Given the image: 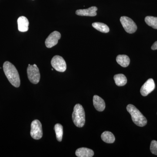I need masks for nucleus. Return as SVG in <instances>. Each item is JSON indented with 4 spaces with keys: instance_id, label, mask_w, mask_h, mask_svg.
<instances>
[{
    "instance_id": "1",
    "label": "nucleus",
    "mask_w": 157,
    "mask_h": 157,
    "mask_svg": "<svg viewBox=\"0 0 157 157\" xmlns=\"http://www.w3.org/2000/svg\"><path fill=\"white\" fill-rule=\"evenodd\" d=\"M4 73L9 82L15 87H18L20 85V79L19 73L14 65L10 62L6 61L3 64Z\"/></svg>"
},
{
    "instance_id": "2",
    "label": "nucleus",
    "mask_w": 157,
    "mask_h": 157,
    "mask_svg": "<svg viewBox=\"0 0 157 157\" xmlns=\"http://www.w3.org/2000/svg\"><path fill=\"white\" fill-rule=\"evenodd\" d=\"M127 109L132 116L133 122L139 127H144L147 123V120L145 117L138 109L132 104L127 106Z\"/></svg>"
},
{
    "instance_id": "3",
    "label": "nucleus",
    "mask_w": 157,
    "mask_h": 157,
    "mask_svg": "<svg viewBox=\"0 0 157 157\" xmlns=\"http://www.w3.org/2000/svg\"><path fill=\"white\" fill-rule=\"evenodd\" d=\"M72 119L75 125L78 128H82L85 123V113L83 107L80 104H77L74 107Z\"/></svg>"
},
{
    "instance_id": "4",
    "label": "nucleus",
    "mask_w": 157,
    "mask_h": 157,
    "mask_svg": "<svg viewBox=\"0 0 157 157\" xmlns=\"http://www.w3.org/2000/svg\"><path fill=\"white\" fill-rule=\"evenodd\" d=\"M27 75L29 80L32 83L36 84L40 79V74L39 68L36 65H29L27 68Z\"/></svg>"
},
{
    "instance_id": "5",
    "label": "nucleus",
    "mask_w": 157,
    "mask_h": 157,
    "mask_svg": "<svg viewBox=\"0 0 157 157\" xmlns=\"http://www.w3.org/2000/svg\"><path fill=\"white\" fill-rule=\"evenodd\" d=\"M120 21L125 31L128 33H134L137 31V25L130 17L122 16L120 18Z\"/></svg>"
},
{
    "instance_id": "6",
    "label": "nucleus",
    "mask_w": 157,
    "mask_h": 157,
    "mask_svg": "<svg viewBox=\"0 0 157 157\" xmlns=\"http://www.w3.org/2000/svg\"><path fill=\"white\" fill-rule=\"evenodd\" d=\"M30 135L35 140H39L42 137V125L38 120H35L31 124Z\"/></svg>"
},
{
    "instance_id": "7",
    "label": "nucleus",
    "mask_w": 157,
    "mask_h": 157,
    "mask_svg": "<svg viewBox=\"0 0 157 157\" xmlns=\"http://www.w3.org/2000/svg\"><path fill=\"white\" fill-rule=\"evenodd\" d=\"M52 67L59 72H64L67 70V64L62 57L56 56L52 58L51 60Z\"/></svg>"
},
{
    "instance_id": "8",
    "label": "nucleus",
    "mask_w": 157,
    "mask_h": 157,
    "mask_svg": "<svg viewBox=\"0 0 157 157\" xmlns=\"http://www.w3.org/2000/svg\"><path fill=\"white\" fill-rule=\"evenodd\" d=\"M61 36V34L57 31L52 32L45 40V44L46 47L48 48H52L55 45H56Z\"/></svg>"
},
{
    "instance_id": "9",
    "label": "nucleus",
    "mask_w": 157,
    "mask_h": 157,
    "mask_svg": "<svg viewBox=\"0 0 157 157\" xmlns=\"http://www.w3.org/2000/svg\"><path fill=\"white\" fill-rule=\"evenodd\" d=\"M155 82L152 78H149L143 84L140 90L141 94L144 97L148 95L155 88Z\"/></svg>"
},
{
    "instance_id": "10",
    "label": "nucleus",
    "mask_w": 157,
    "mask_h": 157,
    "mask_svg": "<svg viewBox=\"0 0 157 157\" xmlns=\"http://www.w3.org/2000/svg\"><path fill=\"white\" fill-rule=\"evenodd\" d=\"M98 9L95 6L90 7L88 9H79L76 10V14L79 16L94 17L97 15Z\"/></svg>"
},
{
    "instance_id": "11",
    "label": "nucleus",
    "mask_w": 157,
    "mask_h": 157,
    "mask_svg": "<svg viewBox=\"0 0 157 157\" xmlns=\"http://www.w3.org/2000/svg\"><path fill=\"white\" fill-rule=\"evenodd\" d=\"M18 29L21 32H26L28 31L29 21L25 16H21L17 20Z\"/></svg>"
},
{
    "instance_id": "12",
    "label": "nucleus",
    "mask_w": 157,
    "mask_h": 157,
    "mask_svg": "<svg viewBox=\"0 0 157 157\" xmlns=\"http://www.w3.org/2000/svg\"><path fill=\"white\" fill-rule=\"evenodd\" d=\"M93 104L95 108L98 111H104L105 108V103L102 98L97 95L93 98Z\"/></svg>"
},
{
    "instance_id": "13",
    "label": "nucleus",
    "mask_w": 157,
    "mask_h": 157,
    "mask_svg": "<svg viewBox=\"0 0 157 157\" xmlns=\"http://www.w3.org/2000/svg\"><path fill=\"white\" fill-rule=\"evenodd\" d=\"M76 155L78 157H92L94 156V152L90 149L81 147L76 150Z\"/></svg>"
},
{
    "instance_id": "14",
    "label": "nucleus",
    "mask_w": 157,
    "mask_h": 157,
    "mask_svg": "<svg viewBox=\"0 0 157 157\" xmlns=\"http://www.w3.org/2000/svg\"><path fill=\"white\" fill-rule=\"evenodd\" d=\"M117 62L121 67H126L130 63V59L125 55H119L116 58Z\"/></svg>"
},
{
    "instance_id": "15",
    "label": "nucleus",
    "mask_w": 157,
    "mask_h": 157,
    "mask_svg": "<svg viewBox=\"0 0 157 157\" xmlns=\"http://www.w3.org/2000/svg\"><path fill=\"white\" fill-rule=\"evenodd\" d=\"M101 139L107 143H113L115 140V137L111 132L106 131L102 133L101 136Z\"/></svg>"
},
{
    "instance_id": "16",
    "label": "nucleus",
    "mask_w": 157,
    "mask_h": 157,
    "mask_svg": "<svg viewBox=\"0 0 157 157\" xmlns=\"http://www.w3.org/2000/svg\"><path fill=\"white\" fill-rule=\"evenodd\" d=\"M114 80L116 84L119 86H124L126 84V77L122 74H118L114 76Z\"/></svg>"
},
{
    "instance_id": "17",
    "label": "nucleus",
    "mask_w": 157,
    "mask_h": 157,
    "mask_svg": "<svg viewBox=\"0 0 157 157\" xmlns=\"http://www.w3.org/2000/svg\"><path fill=\"white\" fill-rule=\"evenodd\" d=\"M92 26L97 30L102 33H108L109 31L108 26L103 23L94 22L92 24Z\"/></svg>"
},
{
    "instance_id": "18",
    "label": "nucleus",
    "mask_w": 157,
    "mask_h": 157,
    "mask_svg": "<svg viewBox=\"0 0 157 157\" xmlns=\"http://www.w3.org/2000/svg\"><path fill=\"white\" fill-rule=\"evenodd\" d=\"M54 130L55 131L57 140L58 141H62L63 136V127L59 124H57L55 125Z\"/></svg>"
},
{
    "instance_id": "19",
    "label": "nucleus",
    "mask_w": 157,
    "mask_h": 157,
    "mask_svg": "<svg viewBox=\"0 0 157 157\" xmlns=\"http://www.w3.org/2000/svg\"><path fill=\"white\" fill-rule=\"evenodd\" d=\"M145 21L147 25L154 29H157V17L153 16H147L145 18Z\"/></svg>"
},
{
    "instance_id": "20",
    "label": "nucleus",
    "mask_w": 157,
    "mask_h": 157,
    "mask_svg": "<svg viewBox=\"0 0 157 157\" xmlns=\"http://www.w3.org/2000/svg\"><path fill=\"white\" fill-rule=\"evenodd\" d=\"M151 151L153 154L157 155V141L153 140L151 141L150 145Z\"/></svg>"
},
{
    "instance_id": "21",
    "label": "nucleus",
    "mask_w": 157,
    "mask_h": 157,
    "mask_svg": "<svg viewBox=\"0 0 157 157\" xmlns=\"http://www.w3.org/2000/svg\"><path fill=\"white\" fill-rule=\"evenodd\" d=\"M151 48L152 50H157V41L155 42L152 45Z\"/></svg>"
}]
</instances>
